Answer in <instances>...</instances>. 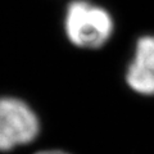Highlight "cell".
Returning a JSON list of instances; mask_svg holds the SVG:
<instances>
[{"label":"cell","mask_w":154,"mask_h":154,"mask_svg":"<svg viewBox=\"0 0 154 154\" xmlns=\"http://www.w3.org/2000/svg\"><path fill=\"white\" fill-rule=\"evenodd\" d=\"M113 19L104 8L86 0L68 4L64 17V30L73 45L85 49L103 46L113 33Z\"/></svg>","instance_id":"cell-1"},{"label":"cell","mask_w":154,"mask_h":154,"mask_svg":"<svg viewBox=\"0 0 154 154\" xmlns=\"http://www.w3.org/2000/svg\"><path fill=\"white\" fill-rule=\"evenodd\" d=\"M40 122L30 105L17 98H0V152L33 141Z\"/></svg>","instance_id":"cell-2"},{"label":"cell","mask_w":154,"mask_h":154,"mask_svg":"<svg viewBox=\"0 0 154 154\" xmlns=\"http://www.w3.org/2000/svg\"><path fill=\"white\" fill-rule=\"evenodd\" d=\"M126 81L136 93L154 95V36L139 38L134 59L126 72Z\"/></svg>","instance_id":"cell-3"},{"label":"cell","mask_w":154,"mask_h":154,"mask_svg":"<svg viewBox=\"0 0 154 154\" xmlns=\"http://www.w3.org/2000/svg\"><path fill=\"white\" fill-rule=\"evenodd\" d=\"M36 154H68V153L62 152V150H42V152H38Z\"/></svg>","instance_id":"cell-4"}]
</instances>
